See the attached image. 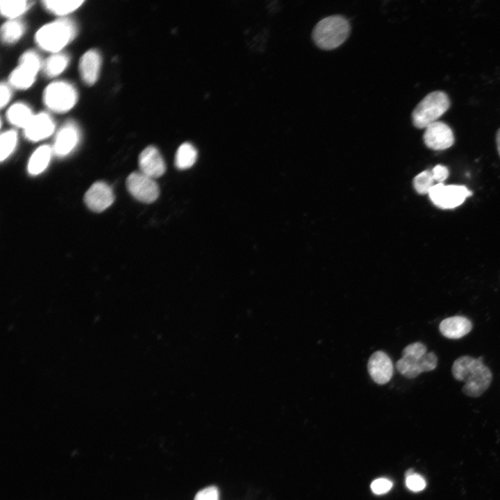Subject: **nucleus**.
<instances>
[{"instance_id":"obj_1","label":"nucleus","mask_w":500,"mask_h":500,"mask_svg":"<svg viewBox=\"0 0 500 500\" xmlns=\"http://www.w3.org/2000/svg\"><path fill=\"white\" fill-rule=\"evenodd\" d=\"M483 361L482 356L475 358L470 356H462L452 365V375L456 380L465 382L462 392L467 397L475 398L481 396L491 384L492 372Z\"/></svg>"},{"instance_id":"obj_2","label":"nucleus","mask_w":500,"mask_h":500,"mask_svg":"<svg viewBox=\"0 0 500 500\" xmlns=\"http://www.w3.org/2000/svg\"><path fill=\"white\" fill-rule=\"evenodd\" d=\"M438 361V357L434 352H428L424 344L415 342L403 349L402 357L397 362L396 367L405 377L413 378L422 372L435 369Z\"/></svg>"},{"instance_id":"obj_3","label":"nucleus","mask_w":500,"mask_h":500,"mask_svg":"<svg viewBox=\"0 0 500 500\" xmlns=\"http://www.w3.org/2000/svg\"><path fill=\"white\" fill-rule=\"evenodd\" d=\"M349 31L350 25L346 18L333 15L316 24L312 31V38L319 48L331 50L340 46L348 38Z\"/></svg>"},{"instance_id":"obj_4","label":"nucleus","mask_w":500,"mask_h":500,"mask_svg":"<svg viewBox=\"0 0 500 500\" xmlns=\"http://www.w3.org/2000/svg\"><path fill=\"white\" fill-rule=\"evenodd\" d=\"M76 28L68 19H59L42 26L35 33V41L42 49L58 52L74 37Z\"/></svg>"},{"instance_id":"obj_5","label":"nucleus","mask_w":500,"mask_h":500,"mask_svg":"<svg viewBox=\"0 0 500 500\" xmlns=\"http://www.w3.org/2000/svg\"><path fill=\"white\" fill-rule=\"evenodd\" d=\"M449 106L450 101L444 92H432L428 94L413 110L412 123L416 128H426L437 122Z\"/></svg>"},{"instance_id":"obj_6","label":"nucleus","mask_w":500,"mask_h":500,"mask_svg":"<svg viewBox=\"0 0 500 500\" xmlns=\"http://www.w3.org/2000/svg\"><path fill=\"white\" fill-rule=\"evenodd\" d=\"M43 100L50 110L58 112H67L75 105L77 93L69 83L57 81L44 89Z\"/></svg>"},{"instance_id":"obj_7","label":"nucleus","mask_w":500,"mask_h":500,"mask_svg":"<svg viewBox=\"0 0 500 500\" xmlns=\"http://www.w3.org/2000/svg\"><path fill=\"white\" fill-rule=\"evenodd\" d=\"M472 194V192L464 185H445L443 183H436L428 192L433 203L442 209L454 208Z\"/></svg>"},{"instance_id":"obj_8","label":"nucleus","mask_w":500,"mask_h":500,"mask_svg":"<svg viewBox=\"0 0 500 500\" xmlns=\"http://www.w3.org/2000/svg\"><path fill=\"white\" fill-rule=\"evenodd\" d=\"M41 66L40 58L34 51L24 53L19 63L9 76L10 83L18 89L28 88L34 82Z\"/></svg>"},{"instance_id":"obj_9","label":"nucleus","mask_w":500,"mask_h":500,"mask_svg":"<svg viewBox=\"0 0 500 500\" xmlns=\"http://www.w3.org/2000/svg\"><path fill=\"white\" fill-rule=\"evenodd\" d=\"M126 185L131 194L141 202L151 203L159 196V187L155 180L141 172L130 174Z\"/></svg>"},{"instance_id":"obj_10","label":"nucleus","mask_w":500,"mask_h":500,"mask_svg":"<svg viewBox=\"0 0 500 500\" xmlns=\"http://www.w3.org/2000/svg\"><path fill=\"white\" fill-rule=\"evenodd\" d=\"M423 139L426 146L433 150H444L454 143L452 130L447 124L440 121H437L425 128Z\"/></svg>"},{"instance_id":"obj_11","label":"nucleus","mask_w":500,"mask_h":500,"mask_svg":"<svg viewBox=\"0 0 500 500\" xmlns=\"http://www.w3.org/2000/svg\"><path fill=\"white\" fill-rule=\"evenodd\" d=\"M115 199L112 188L106 183L97 181L85 192L84 201L92 211L101 212L112 205Z\"/></svg>"},{"instance_id":"obj_12","label":"nucleus","mask_w":500,"mask_h":500,"mask_svg":"<svg viewBox=\"0 0 500 500\" xmlns=\"http://www.w3.org/2000/svg\"><path fill=\"white\" fill-rule=\"evenodd\" d=\"M367 369L372 379L376 383H388L393 374V365L390 357L383 351L374 352L369 358Z\"/></svg>"},{"instance_id":"obj_13","label":"nucleus","mask_w":500,"mask_h":500,"mask_svg":"<svg viewBox=\"0 0 500 500\" xmlns=\"http://www.w3.org/2000/svg\"><path fill=\"white\" fill-rule=\"evenodd\" d=\"M138 164L140 172L153 179L163 175L166 170L165 160L154 146H148L140 153Z\"/></svg>"},{"instance_id":"obj_14","label":"nucleus","mask_w":500,"mask_h":500,"mask_svg":"<svg viewBox=\"0 0 500 500\" xmlns=\"http://www.w3.org/2000/svg\"><path fill=\"white\" fill-rule=\"evenodd\" d=\"M24 129L26 138L36 142L51 135L54 131V124L49 115L41 112L33 115Z\"/></svg>"},{"instance_id":"obj_15","label":"nucleus","mask_w":500,"mask_h":500,"mask_svg":"<svg viewBox=\"0 0 500 500\" xmlns=\"http://www.w3.org/2000/svg\"><path fill=\"white\" fill-rule=\"evenodd\" d=\"M472 327L473 324L469 319L456 315L442 320L439 324V331L445 338L457 340L468 334Z\"/></svg>"},{"instance_id":"obj_16","label":"nucleus","mask_w":500,"mask_h":500,"mask_svg":"<svg viewBox=\"0 0 500 500\" xmlns=\"http://www.w3.org/2000/svg\"><path fill=\"white\" fill-rule=\"evenodd\" d=\"M101 56L97 51L90 49L84 53L79 60V72L82 80L88 85L97 81L101 67Z\"/></svg>"},{"instance_id":"obj_17","label":"nucleus","mask_w":500,"mask_h":500,"mask_svg":"<svg viewBox=\"0 0 500 500\" xmlns=\"http://www.w3.org/2000/svg\"><path fill=\"white\" fill-rule=\"evenodd\" d=\"M78 140V132L76 127L72 124H66L58 132L53 151L60 156L67 155L75 147Z\"/></svg>"},{"instance_id":"obj_18","label":"nucleus","mask_w":500,"mask_h":500,"mask_svg":"<svg viewBox=\"0 0 500 500\" xmlns=\"http://www.w3.org/2000/svg\"><path fill=\"white\" fill-rule=\"evenodd\" d=\"M51 155V149L48 145L38 147L29 159L28 172L31 174L36 175L43 172L49 165Z\"/></svg>"},{"instance_id":"obj_19","label":"nucleus","mask_w":500,"mask_h":500,"mask_svg":"<svg viewBox=\"0 0 500 500\" xmlns=\"http://www.w3.org/2000/svg\"><path fill=\"white\" fill-rule=\"evenodd\" d=\"M31 109L22 103L11 106L6 112V117L12 124L24 128L33 117Z\"/></svg>"},{"instance_id":"obj_20","label":"nucleus","mask_w":500,"mask_h":500,"mask_svg":"<svg viewBox=\"0 0 500 500\" xmlns=\"http://www.w3.org/2000/svg\"><path fill=\"white\" fill-rule=\"evenodd\" d=\"M197 158V151L190 142H184L178 148L175 155V165L178 169L191 167Z\"/></svg>"},{"instance_id":"obj_21","label":"nucleus","mask_w":500,"mask_h":500,"mask_svg":"<svg viewBox=\"0 0 500 500\" xmlns=\"http://www.w3.org/2000/svg\"><path fill=\"white\" fill-rule=\"evenodd\" d=\"M84 1L82 0H45L43 5L47 10L57 15H65L79 8Z\"/></svg>"},{"instance_id":"obj_22","label":"nucleus","mask_w":500,"mask_h":500,"mask_svg":"<svg viewBox=\"0 0 500 500\" xmlns=\"http://www.w3.org/2000/svg\"><path fill=\"white\" fill-rule=\"evenodd\" d=\"M24 26L22 23L15 19L6 22L1 28V37L3 42L12 44L22 35Z\"/></svg>"},{"instance_id":"obj_23","label":"nucleus","mask_w":500,"mask_h":500,"mask_svg":"<svg viewBox=\"0 0 500 500\" xmlns=\"http://www.w3.org/2000/svg\"><path fill=\"white\" fill-rule=\"evenodd\" d=\"M31 3V1L25 0H1L0 10L3 16L13 19L24 12Z\"/></svg>"},{"instance_id":"obj_24","label":"nucleus","mask_w":500,"mask_h":500,"mask_svg":"<svg viewBox=\"0 0 500 500\" xmlns=\"http://www.w3.org/2000/svg\"><path fill=\"white\" fill-rule=\"evenodd\" d=\"M69 59L63 54H54L48 58L44 63L45 74L53 77L62 73L67 66Z\"/></svg>"},{"instance_id":"obj_25","label":"nucleus","mask_w":500,"mask_h":500,"mask_svg":"<svg viewBox=\"0 0 500 500\" xmlns=\"http://www.w3.org/2000/svg\"><path fill=\"white\" fill-rule=\"evenodd\" d=\"M17 141V133L13 130L1 133L0 137V160L3 161L14 151Z\"/></svg>"},{"instance_id":"obj_26","label":"nucleus","mask_w":500,"mask_h":500,"mask_svg":"<svg viewBox=\"0 0 500 500\" xmlns=\"http://www.w3.org/2000/svg\"><path fill=\"white\" fill-rule=\"evenodd\" d=\"M435 184L430 170L420 172L413 179L414 188L420 194H428L429 191Z\"/></svg>"},{"instance_id":"obj_27","label":"nucleus","mask_w":500,"mask_h":500,"mask_svg":"<svg viewBox=\"0 0 500 500\" xmlns=\"http://www.w3.org/2000/svg\"><path fill=\"white\" fill-rule=\"evenodd\" d=\"M406 485L412 492H418L423 490L426 486L424 478L420 474L408 469L406 474Z\"/></svg>"},{"instance_id":"obj_28","label":"nucleus","mask_w":500,"mask_h":500,"mask_svg":"<svg viewBox=\"0 0 500 500\" xmlns=\"http://www.w3.org/2000/svg\"><path fill=\"white\" fill-rule=\"evenodd\" d=\"M392 482L385 478H379L372 482L370 488L376 494H383L389 492L392 487Z\"/></svg>"},{"instance_id":"obj_29","label":"nucleus","mask_w":500,"mask_h":500,"mask_svg":"<svg viewBox=\"0 0 500 500\" xmlns=\"http://www.w3.org/2000/svg\"><path fill=\"white\" fill-rule=\"evenodd\" d=\"M219 490L215 486H209L197 493L194 500H219Z\"/></svg>"},{"instance_id":"obj_30","label":"nucleus","mask_w":500,"mask_h":500,"mask_svg":"<svg viewBox=\"0 0 500 500\" xmlns=\"http://www.w3.org/2000/svg\"><path fill=\"white\" fill-rule=\"evenodd\" d=\"M431 172L435 182H438V183H442L449 176L447 167L442 165H435Z\"/></svg>"},{"instance_id":"obj_31","label":"nucleus","mask_w":500,"mask_h":500,"mask_svg":"<svg viewBox=\"0 0 500 500\" xmlns=\"http://www.w3.org/2000/svg\"><path fill=\"white\" fill-rule=\"evenodd\" d=\"M0 93H1L0 105H1V108H3V106H5V105L7 104V103L10 100V88L6 84L2 83L0 86Z\"/></svg>"},{"instance_id":"obj_32","label":"nucleus","mask_w":500,"mask_h":500,"mask_svg":"<svg viewBox=\"0 0 500 500\" xmlns=\"http://www.w3.org/2000/svg\"><path fill=\"white\" fill-rule=\"evenodd\" d=\"M496 142H497L498 152L500 156V128L497 132Z\"/></svg>"}]
</instances>
